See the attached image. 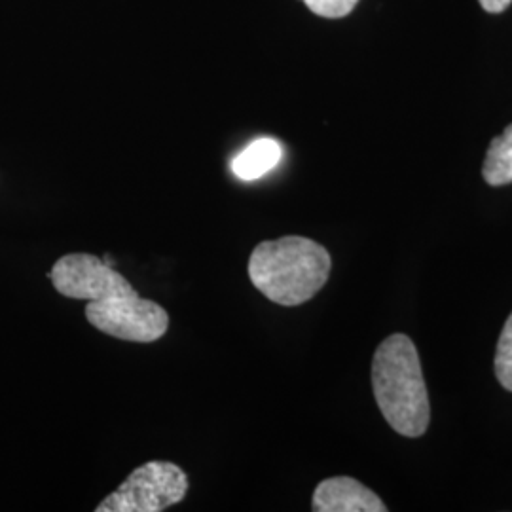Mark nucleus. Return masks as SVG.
<instances>
[{
  "label": "nucleus",
  "instance_id": "obj_1",
  "mask_svg": "<svg viewBox=\"0 0 512 512\" xmlns=\"http://www.w3.org/2000/svg\"><path fill=\"white\" fill-rule=\"evenodd\" d=\"M329 251L317 241L285 236L262 241L249 256L251 283L279 306H300L311 300L329 281Z\"/></svg>",
  "mask_w": 512,
  "mask_h": 512
},
{
  "label": "nucleus",
  "instance_id": "obj_2",
  "mask_svg": "<svg viewBox=\"0 0 512 512\" xmlns=\"http://www.w3.org/2000/svg\"><path fill=\"white\" fill-rule=\"evenodd\" d=\"M372 389L385 421L399 435L421 437L431 418L420 355L406 334H391L372 361Z\"/></svg>",
  "mask_w": 512,
  "mask_h": 512
},
{
  "label": "nucleus",
  "instance_id": "obj_3",
  "mask_svg": "<svg viewBox=\"0 0 512 512\" xmlns=\"http://www.w3.org/2000/svg\"><path fill=\"white\" fill-rule=\"evenodd\" d=\"M188 476L173 461H148L107 495L95 512H162L188 494Z\"/></svg>",
  "mask_w": 512,
  "mask_h": 512
},
{
  "label": "nucleus",
  "instance_id": "obj_4",
  "mask_svg": "<svg viewBox=\"0 0 512 512\" xmlns=\"http://www.w3.org/2000/svg\"><path fill=\"white\" fill-rule=\"evenodd\" d=\"M86 319L93 329L137 344L156 342L169 329L167 311L160 304L139 296V293L88 302Z\"/></svg>",
  "mask_w": 512,
  "mask_h": 512
},
{
  "label": "nucleus",
  "instance_id": "obj_5",
  "mask_svg": "<svg viewBox=\"0 0 512 512\" xmlns=\"http://www.w3.org/2000/svg\"><path fill=\"white\" fill-rule=\"evenodd\" d=\"M48 277L52 279L57 293L74 300L99 302L137 293L124 275L107 266L103 258L88 253L61 256Z\"/></svg>",
  "mask_w": 512,
  "mask_h": 512
},
{
  "label": "nucleus",
  "instance_id": "obj_6",
  "mask_svg": "<svg viewBox=\"0 0 512 512\" xmlns=\"http://www.w3.org/2000/svg\"><path fill=\"white\" fill-rule=\"evenodd\" d=\"M315 512H385L384 501L351 476L323 480L313 494Z\"/></svg>",
  "mask_w": 512,
  "mask_h": 512
},
{
  "label": "nucleus",
  "instance_id": "obj_7",
  "mask_svg": "<svg viewBox=\"0 0 512 512\" xmlns=\"http://www.w3.org/2000/svg\"><path fill=\"white\" fill-rule=\"evenodd\" d=\"M283 160V147L270 137L256 139L243 148L232 162V171L239 181H256L268 175Z\"/></svg>",
  "mask_w": 512,
  "mask_h": 512
},
{
  "label": "nucleus",
  "instance_id": "obj_8",
  "mask_svg": "<svg viewBox=\"0 0 512 512\" xmlns=\"http://www.w3.org/2000/svg\"><path fill=\"white\" fill-rule=\"evenodd\" d=\"M482 175L490 186L512 183V124L490 143Z\"/></svg>",
  "mask_w": 512,
  "mask_h": 512
},
{
  "label": "nucleus",
  "instance_id": "obj_9",
  "mask_svg": "<svg viewBox=\"0 0 512 512\" xmlns=\"http://www.w3.org/2000/svg\"><path fill=\"white\" fill-rule=\"evenodd\" d=\"M495 376L499 384L512 391V313L501 330L495 351Z\"/></svg>",
  "mask_w": 512,
  "mask_h": 512
},
{
  "label": "nucleus",
  "instance_id": "obj_10",
  "mask_svg": "<svg viewBox=\"0 0 512 512\" xmlns=\"http://www.w3.org/2000/svg\"><path fill=\"white\" fill-rule=\"evenodd\" d=\"M359 0H304V4L319 18H346Z\"/></svg>",
  "mask_w": 512,
  "mask_h": 512
},
{
  "label": "nucleus",
  "instance_id": "obj_11",
  "mask_svg": "<svg viewBox=\"0 0 512 512\" xmlns=\"http://www.w3.org/2000/svg\"><path fill=\"white\" fill-rule=\"evenodd\" d=\"M480 6L490 14H501L511 6L512 0H478Z\"/></svg>",
  "mask_w": 512,
  "mask_h": 512
}]
</instances>
